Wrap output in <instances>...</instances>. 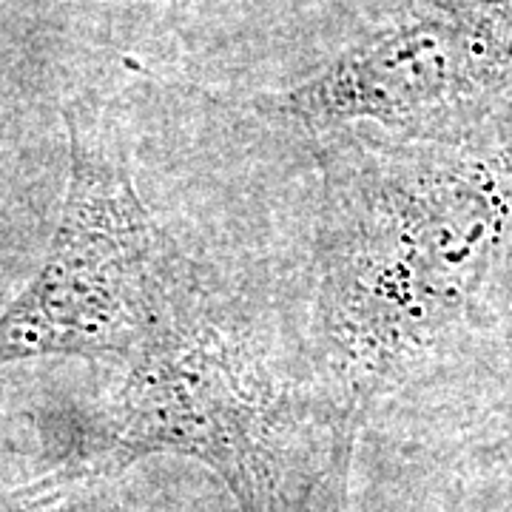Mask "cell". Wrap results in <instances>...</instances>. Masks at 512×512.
<instances>
[{"mask_svg": "<svg viewBox=\"0 0 512 512\" xmlns=\"http://www.w3.org/2000/svg\"><path fill=\"white\" fill-rule=\"evenodd\" d=\"M316 140L311 373L365 427L495 328L512 268V154L359 128Z\"/></svg>", "mask_w": 512, "mask_h": 512, "instance_id": "obj_1", "label": "cell"}, {"mask_svg": "<svg viewBox=\"0 0 512 512\" xmlns=\"http://www.w3.org/2000/svg\"><path fill=\"white\" fill-rule=\"evenodd\" d=\"M359 433L313 373L279 370L200 285L128 359L86 464L111 478L146 456H185L239 512H342Z\"/></svg>", "mask_w": 512, "mask_h": 512, "instance_id": "obj_2", "label": "cell"}, {"mask_svg": "<svg viewBox=\"0 0 512 512\" xmlns=\"http://www.w3.org/2000/svg\"><path fill=\"white\" fill-rule=\"evenodd\" d=\"M66 120L63 211L37 274L0 313V365L46 356L128 362L202 285L148 211L114 131L83 109Z\"/></svg>", "mask_w": 512, "mask_h": 512, "instance_id": "obj_3", "label": "cell"}, {"mask_svg": "<svg viewBox=\"0 0 512 512\" xmlns=\"http://www.w3.org/2000/svg\"><path fill=\"white\" fill-rule=\"evenodd\" d=\"M313 137L512 154V0H399L322 72L265 100Z\"/></svg>", "mask_w": 512, "mask_h": 512, "instance_id": "obj_4", "label": "cell"}, {"mask_svg": "<svg viewBox=\"0 0 512 512\" xmlns=\"http://www.w3.org/2000/svg\"><path fill=\"white\" fill-rule=\"evenodd\" d=\"M106 473L72 461L23 487L0 490V512H100Z\"/></svg>", "mask_w": 512, "mask_h": 512, "instance_id": "obj_5", "label": "cell"}, {"mask_svg": "<svg viewBox=\"0 0 512 512\" xmlns=\"http://www.w3.org/2000/svg\"><path fill=\"white\" fill-rule=\"evenodd\" d=\"M490 421H493L495 439L501 441V444H507V447H512V384L510 390L495 402Z\"/></svg>", "mask_w": 512, "mask_h": 512, "instance_id": "obj_6", "label": "cell"}, {"mask_svg": "<svg viewBox=\"0 0 512 512\" xmlns=\"http://www.w3.org/2000/svg\"><path fill=\"white\" fill-rule=\"evenodd\" d=\"M3 450H9V439H6V433H3V427H0V453Z\"/></svg>", "mask_w": 512, "mask_h": 512, "instance_id": "obj_7", "label": "cell"}]
</instances>
